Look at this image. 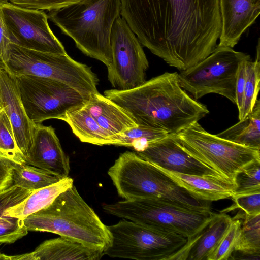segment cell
<instances>
[{"label":"cell","mask_w":260,"mask_h":260,"mask_svg":"<svg viewBox=\"0 0 260 260\" xmlns=\"http://www.w3.org/2000/svg\"><path fill=\"white\" fill-rule=\"evenodd\" d=\"M221 30L218 45L233 48L259 16L260 5L253 0H219Z\"/></svg>","instance_id":"cell-17"},{"label":"cell","mask_w":260,"mask_h":260,"mask_svg":"<svg viewBox=\"0 0 260 260\" xmlns=\"http://www.w3.org/2000/svg\"><path fill=\"white\" fill-rule=\"evenodd\" d=\"M243 219L234 252L244 255L257 257L260 256V214L239 215Z\"/></svg>","instance_id":"cell-26"},{"label":"cell","mask_w":260,"mask_h":260,"mask_svg":"<svg viewBox=\"0 0 260 260\" xmlns=\"http://www.w3.org/2000/svg\"><path fill=\"white\" fill-rule=\"evenodd\" d=\"M120 11L121 0H83L48 11L47 15L83 54L108 67L112 28Z\"/></svg>","instance_id":"cell-4"},{"label":"cell","mask_w":260,"mask_h":260,"mask_svg":"<svg viewBox=\"0 0 260 260\" xmlns=\"http://www.w3.org/2000/svg\"><path fill=\"white\" fill-rule=\"evenodd\" d=\"M0 65L14 77L31 75L53 79L88 97L98 93L99 79L91 67L67 54L23 48L11 43L8 57Z\"/></svg>","instance_id":"cell-7"},{"label":"cell","mask_w":260,"mask_h":260,"mask_svg":"<svg viewBox=\"0 0 260 260\" xmlns=\"http://www.w3.org/2000/svg\"><path fill=\"white\" fill-rule=\"evenodd\" d=\"M34 260H99L104 251L60 236L47 240L31 252Z\"/></svg>","instance_id":"cell-21"},{"label":"cell","mask_w":260,"mask_h":260,"mask_svg":"<svg viewBox=\"0 0 260 260\" xmlns=\"http://www.w3.org/2000/svg\"><path fill=\"white\" fill-rule=\"evenodd\" d=\"M250 58L246 53L233 48L217 45L205 59L178 73L181 87L197 100L209 93L225 97L234 104L239 65Z\"/></svg>","instance_id":"cell-10"},{"label":"cell","mask_w":260,"mask_h":260,"mask_svg":"<svg viewBox=\"0 0 260 260\" xmlns=\"http://www.w3.org/2000/svg\"><path fill=\"white\" fill-rule=\"evenodd\" d=\"M18 164L0 155V191L13 184V170Z\"/></svg>","instance_id":"cell-35"},{"label":"cell","mask_w":260,"mask_h":260,"mask_svg":"<svg viewBox=\"0 0 260 260\" xmlns=\"http://www.w3.org/2000/svg\"><path fill=\"white\" fill-rule=\"evenodd\" d=\"M120 16L142 45L180 71L207 57L221 30L219 0H121Z\"/></svg>","instance_id":"cell-1"},{"label":"cell","mask_w":260,"mask_h":260,"mask_svg":"<svg viewBox=\"0 0 260 260\" xmlns=\"http://www.w3.org/2000/svg\"><path fill=\"white\" fill-rule=\"evenodd\" d=\"M0 104L10 121L15 141L24 160L31 147L36 124L27 116L15 77L0 65Z\"/></svg>","instance_id":"cell-16"},{"label":"cell","mask_w":260,"mask_h":260,"mask_svg":"<svg viewBox=\"0 0 260 260\" xmlns=\"http://www.w3.org/2000/svg\"><path fill=\"white\" fill-rule=\"evenodd\" d=\"M73 184V179L68 177L51 185L33 190L22 201L7 208L5 214L23 220L48 206L57 196Z\"/></svg>","instance_id":"cell-24"},{"label":"cell","mask_w":260,"mask_h":260,"mask_svg":"<svg viewBox=\"0 0 260 260\" xmlns=\"http://www.w3.org/2000/svg\"><path fill=\"white\" fill-rule=\"evenodd\" d=\"M248 58L243 60L239 65L238 72L237 76L236 84V104L238 111L241 110L244 98V88L246 80V66L247 61L250 60Z\"/></svg>","instance_id":"cell-36"},{"label":"cell","mask_w":260,"mask_h":260,"mask_svg":"<svg viewBox=\"0 0 260 260\" xmlns=\"http://www.w3.org/2000/svg\"><path fill=\"white\" fill-rule=\"evenodd\" d=\"M108 174L118 194L125 200L161 198L197 208H210L177 184L153 164L135 152L121 154Z\"/></svg>","instance_id":"cell-6"},{"label":"cell","mask_w":260,"mask_h":260,"mask_svg":"<svg viewBox=\"0 0 260 260\" xmlns=\"http://www.w3.org/2000/svg\"><path fill=\"white\" fill-rule=\"evenodd\" d=\"M112 62L108 79L115 89L126 90L146 81L149 62L142 44L121 16L115 21L111 35Z\"/></svg>","instance_id":"cell-12"},{"label":"cell","mask_w":260,"mask_h":260,"mask_svg":"<svg viewBox=\"0 0 260 260\" xmlns=\"http://www.w3.org/2000/svg\"><path fill=\"white\" fill-rule=\"evenodd\" d=\"M112 243L105 255L135 260H176L188 242L176 233L150 229L122 219L108 226Z\"/></svg>","instance_id":"cell-9"},{"label":"cell","mask_w":260,"mask_h":260,"mask_svg":"<svg viewBox=\"0 0 260 260\" xmlns=\"http://www.w3.org/2000/svg\"><path fill=\"white\" fill-rule=\"evenodd\" d=\"M232 220V218L223 212L215 213L199 235L186 244L176 260H208Z\"/></svg>","instance_id":"cell-20"},{"label":"cell","mask_w":260,"mask_h":260,"mask_svg":"<svg viewBox=\"0 0 260 260\" xmlns=\"http://www.w3.org/2000/svg\"><path fill=\"white\" fill-rule=\"evenodd\" d=\"M83 105L98 124L113 136L138 125L126 110L100 92L91 94Z\"/></svg>","instance_id":"cell-19"},{"label":"cell","mask_w":260,"mask_h":260,"mask_svg":"<svg viewBox=\"0 0 260 260\" xmlns=\"http://www.w3.org/2000/svg\"><path fill=\"white\" fill-rule=\"evenodd\" d=\"M11 260H34L32 252L21 255L11 256Z\"/></svg>","instance_id":"cell-38"},{"label":"cell","mask_w":260,"mask_h":260,"mask_svg":"<svg viewBox=\"0 0 260 260\" xmlns=\"http://www.w3.org/2000/svg\"><path fill=\"white\" fill-rule=\"evenodd\" d=\"M0 13L11 43L41 52L67 54L51 29L44 10L23 8L8 0H0Z\"/></svg>","instance_id":"cell-13"},{"label":"cell","mask_w":260,"mask_h":260,"mask_svg":"<svg viewBox=\"0 0 260 260\" xmlns=\"http://www.w3.org/2000/svg\"><path fill=\"white\" fill-rule=\"evenodd\" d=\"M83 0H9L20 7L27 9L47 10H58Z\"/></svg>","instance_id":"cell-33"},{"label":"cell","mask_w":260,"mask_h":260,"mask_svg":"<svg viewBox=\"0 0 260 260\" xmlns=\"http://www.w3.org/2000/svg\"><path fill=\"white\" fill-rule=\"evenodd\" d=\"M234 208L241 209L246 215L260 214V192L234 196Z\"/></svg>","instance_id":"cell-34"},{"label":"cell","mask_w":260,"mask_h":260,"mask_svg":"<svg viewBox=\"0 0 260 260\" xmlns=\"http://www.w3.org/2000/svg\"><path fill=\"white\" fill-rule=\"evenodd\" d=\"M15 78L25 112L35 124L59 119L88 99L69 86L53 79L31 75Z\"/></svg>","instance_id":"cell-11"},{"label":"cell","mask_w":260,"mask_h":260,"mask_svg":"<svg viewBox=\"0 0 260 260\" xmlns=\"http://www.w3.org/2000/svg\"><path fill=\"white\" fill-rule=\"evenodd\" d=\"M169 135L162 130L138 124L122 134L115 136L113 145L131 147L135 152H139Z\"/></svg>","instance_id":"cell-27"},{"label":"cell","mask_w":260,"mask_h":260,"mask_svg":"<svg viewBox=\"0 0 260 260\" xmlns=\"http://www.w3.org/2000/svg\"><path fill=\"white\" fill-rule=\"evenodd\" d=\"M1 107H2L1 106V104H0V108H1Z\"/></svg>","instance_id":"cell-41"},{"label":"cell","mask_w":260,"mask_h":260,"mask_svg":"<svg viewBox=\"0 0 260 260\" xmlns=\"http://www.w3.org/2000/svg\"><path fill=\"white\" fill-rule=\"evenodd\" d=\"M182 148L223 178L235 183L237 175L260 161V149L207 132L198 122L175 135Z\"/></svg>","instance_id":"cell-8"},{"label":"cell","mask_w":260,"mask_h":260,"mask_svg":"<svg viewBox=\"0 0 260 260\" xmlns=\"http://www.w3.org/2000/svg\"><path fill=\"white\" fill-rule=\"evenodd\" d=\"M59 120L65 121L82 142L103 146L113 145V136L102 128L84 105L67 112Z\"/></svg>","instance_id":"cell-23"},{"label":"cell","mask_w":260,"mask_h":260,"mask_svg":"<svg viewBox=\"0 0 260 260\" xmlns=\"http://www.w3.org/2000/svg\"><path fill=\"white\" fill-rule=\"evenodd\" d=\"M12 178L13 184L31 191L47 187L61 180L43 170L26 163L16 165L13 170Z\"/></svg>","instance_id":"cell-28"},{"label":"cell","mask_w":260,"mask_h":260,"mask_svg":"<svg viewBox=\"0 0 260 260\" xmlns=\"http://www.w3.org/2000/svg\"><path fill=\"white\" fill-rule=\"evenodd\" d=\"M235 183L236 187L233 197L260 192V161L239 172L235 178Z\"/></svg>","instance_id":"cell-31"},{"label":"cell","mask_w":260,"mask_h":260,"mask_svg":"<svg viewBox=\"0 0 260 260\" xmlns=\"http://www.w3.org/2000/svg\"><path fill=\"white\" fill-rule=\"evenodd\" d=\"M260 89V42L258 39L254 61L248 60L246 66V80L243 105L239 112V120L251 112L255 105Z\"/></svg>","instance_id":"cell-29"},{"label":"cell","mask_w":260,"mask_h":260,"mask_svg":"<svg viewBox=\"0 0 260 260\" xmlns=\"http://www.w3.org/2000/svg\"><path fill=\"white\" fill-rule=\"evenodd\" d=\"M0 260H11V256H8L0 253Z\"/></svg>","instance_id":"cell-39"},{"label":"cell","mask_w":260,"mask_h":260,"mask_svg":"<svg viewBox=\"0 0 260 260\" xmlns=\"http://www.w3.org/2000/svg\"><path fill=\"white\" fill-rule=\"evenodd\" d=\"M10 44L8 31L0 13V62L7 59Z\"/></svg>","instance_id":"cell-37"},{"label":"cell","mask_w":260,"mask_h":260,"mask_svg":"<svg viewBox=\"0 0 260 260\" xmlns=\"http://www.w3.org/2000/svg\"><path fill=\"white\" fill-rule=\"evenodd\" d=\"M0 155L19 165L25 163L24 156L15 141L10 121L3 107L0 108Z\"/></svg>","instance_id":"cell-30"},{"label":"cell","mask_w":260,"mask_h":260,"mask_svg":"<svg viewBox=\"0 0 260 260\" xmlns=\"http://www.w3.org/2000/svg\"><path fill=\"white\" fill-rule=\"evenodd\" d=\"M104 95L126 110L138 124L175 135L209 113L180 85L178 73L165 72L131 89L107 90Z\"/></svg>","instance_id":"cell-2"},{"label":"cell","mask_w":260,"mask_h":260,"mask_svg":"<svg viewBox=\"0 0 260 260\" xmlns=\"http://www.w3.org/2000/svg\"><path fill=\"white\" fill-rule=\"evenodd\" d=\"M135 152L142 158L170 171L188 175L219 176L186 152L175 135L169 134L144 150Z\"/></svg>","instance_id":"cell-14"},{"label":"cell","mask_w":260,"mask_h":260,"mask_svg":"<svg viewBox=\"0 0 260 260\" xmlns=\"http://www.w3.org/2000/svg\"><path fill=\"white\" fill-rule=\"evenodd\" d=\"M241 224V221L239 218H232L229 226L208 260H227L231 258L234 251Z\"/></svg>","instance_id":"cell-32"},{"label":"cell","mask_w":260,"mask_h":260,"mask_svg":"<svg viewBox=\"0 0 260 260\" xmlns=\"http://www.w3.org/2000/svg\"><path fill=\"white\" fill-rule=\"evenodd\" d=\"M32 191L14 184L0 191V243H13L28 234L23 220L7 215L5 212L7 208L24 200Z\"/></svg>","instance_id":"cell-22"},{"label":"cell","mask_w":260,"mask_h":260,"mask_svg":"<svg viewBox=\"0 0 260 260\" xmlns=\"http://www.w3.org/2000/svg\"><path fill=\"white\" fill-rule=\"evenodd\" d=\"M25 163L61 179L68 177L70 171L69 158L62 149L55 129L41 123L36 124Z\"/></svg>","instance_id":"cell-15"},{"label":"cell","mask_w":260,"mask_h":260,"mask_svg":"<svg viewBox=\"0 0 260 260\" xmlns=\"http://www.w3.org/2000/svg\"><path fill=\"white\" fill-rule=\"evenodd\" d=\"M217 135L223 139L260 149V101L243 119Z\"/></svg>","instance_id":"cell-25"},{"label":"cell","mask_w":260,"mask_h":260,"mask_svg":"<svg viewBox=\"0 0 260 260\" xmlns=\"http://www.w3.org/2000/svg\"><path fill=\"white\" fill-rule=\"evenodd\" d=\"M103 208L109 214L147 228L184 236L187 243L199 235L215 214L210 208H194L161 198L124 200L104 204Z\"/></svg>","instance_id":"cell-5"},{"label":"cell","mask_w":260,"mask_h":260,"mask_svg":"<svg viewBox=\"0 0 260 260\" xmlns=\"http://www.w3.org/2000/svg\"><path fill=\"white\" fill-rule=\"evenodd\" d=\"M155 166L177 184L200 200L215 201L232 198L234 194L236 184L219 176L188 175L170 171Z\"/></svg>","instance_id":"cell-18"},{"label":"cell","mask_w":260,"mask_h":260,"mask_svg":"<svg viewBox=\"0 0 260 260\" xmlns=\"http://www.w3.org/2000/svg\"><path fill=\"white\" fill-rule=\"evenodd\" d=\"M23 223L28 231L55 233L104 252L112 243L108 226L73 184L48 206L24 219Z\"/></svg>","instance_id":"cell-3"},{"label":"cell","mask_w":260,"mask_h":260,"mask_svg":"<svg viewBox=\"0 0 260 260\" xmlns=\"http://www.w3.org/2000/svg\"><path fill=\"white\" fill-rule=\"evenodd\" d=\"M253 2L256 5H260V0H253Z\"/></svg>","instance_id":"cell-40"}]
</instances>
